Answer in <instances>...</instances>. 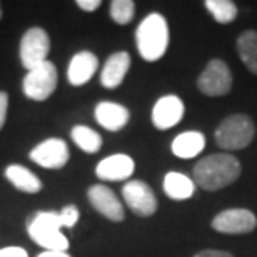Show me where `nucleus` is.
Returning <instances> with one entry per match:
<instances>
[{"mask_svg": "<svg viewBox=\"0 0 257 257\" xmlns=\"http://www.w3.org/2000/svg\"><path fill=\"white\" fill-rule=\"evenodd\" d=\"M239 176L240 162L232 154H210L194 167V182L209 192L230 186Z\"/></svg>", "mask_w": 257, "mask_h": 257, "instance_id": "obj_1", "label": "nucleus"}, {"mask_svg": "<svg viewBox=\"0 0 257 257\" xmlns=\"http://www.w3.org/2000/svg\"><path fill=\"white\" fill-rule=\"evenodd\" d=\"M136 42L141 57L147 62H157L167 52L169 27L161 14H151L139 24L136 30Z\"/></svg>", "mask_w": 257, "mask_h": 257, "instance_id": "obj_2", "label": "nucleus"}, {"mask_svg": "<svg viewBox=\"0 0 257 257\" xmlns=\"http://www.w3.org/2000/svg\"><path fill=\"white\" fill-rule=\"evenodd\" d=\"M62 227L64 224L62 219H60V212H54V210L35 212L27 220V232L30 235V239L47 250L67 252V249H69V239L60 232Z\"/></svg>", "mask_w": 257, "mask_h": 257, "instance_id": "obj_3", "label": "nucleus"}, {"mask_svg": "<svg viewBox=\"0 0 257 257\" xmlns=\"http://www.w3.org/2000/svg\"><path fill=\"white\" fill-rule=\"evenodd\" d=\"M255 136L252 119L245 114L229 115L220 122L215 131V142L224 151H240L250 146Z\"/></svg>", "mask_w": 257, "mask_h": 257, "instance_id": "obj_4", "label": "nucleus"}, {"mask_svg": "<svg viewBox=\"0 0 257 257\" xmlns=\"http://www.w3.org/2000/svg\"><path fill=\"white\" fill-rule=\"evenodd\" d=\"M59 84L57 67L52 62H44L42 65L29 70L22 80V92L30 100L44 102L54 94Z\"/></svg>", "mask_w": 257, "mask_h": 257, "instance_id": "obj_5", "label": "nucleus"}, {"mask_svg": "<svg viewBox=\"0 0 257 257\" xmlns=\"http://www.w3.org/2000/svg\"><path fill=\"white\" fill-rule=\"evenodd\" d=\"M50 52V37L44 29L32 27L25 30L20 39V64L25 70H32L35 67L47 62V55Z\"/></svg>", "mask_w": 257, "mask_h": 257, "instance_id": "obj_6", "label": "nucleus"}, {"mask_svg": "<svg viewBox=\"0 0 257 257\" xmlns=\"http://www.w3.org/2000/svg\"><path fill=\"white\" fill-rule=\"evenodd\" d=\"M197 89L209 97L229 94L232 89V74L227 64L220 59H212L197 79Z\"/></svg>", "mask_w": 257, "mask_h": 257, "instance_id": "obj_7", "label": "nucleus"}, {"mask_svg": "<svg viewBox=\"0 0 257 257\" xmlns=\"http://www.w3.org/2000/svg\"><path fill=\"white\" fill-rule=\"evenodd\" d=\"M30 161L44 169H62L70 159L67 142L59 137L47 139L35 146L29 154Z\"/></svg>", "mask_w": 257, "mask_h": 257, "instance_id": "obj_8", "label": "nucleus"}, {"mask_svg": "<svg viewBox=\"0 0 257 257\" xmlns=\"http://www.w3.org/2000/svg\"><path fill=\"white\" fill-rule=\"evenodd\" d=\"M122 195L127 204V207L134 214L141 217H149L156 214L157 210V197L151 186H147L144 181H128L122 187Z\"/></svg>", "mask_w": 257, "mask_h": 257, "instance_id": "obj_9", "label": "nucleus"}, {"mask_svg": "<svg viewBox=\"0 0 257 257\" xmlns=\"http://www.w3.org/2000/svg\"><path fill=\"white\" fill-rule=\"evenodd\" d=\"M257 227V217L249 209H227L212 220V229L220 234H249Z\"/></svg>", "mask_w": 257, "mask_h": 257, "instance_id": "obj_10", "label": "nucleus"}, {"mask_svg": "<svg viewBox=\"0 0 257 257\" xmlns=\"http://www.w3.org/2000/svg\"><path fill=\"white\" fill-rule=\"evenodd\" d=\"M87 197H89L90 205L97 212L102 214L112 222H122L125 217L124 207H122L120 200L117 199L112 189H109L104 184H95V186L89 187L87 191Z\"/></svg>", "mask_w": 257, "mask_h": 257, "instance_id": "obj_11", "label": "nucleus"}, {"mask_svg": "<svg viewBox=\"0 0 257 257\" xmlns=\"http://www.w3.org/2000/svg\"><path fill=\"white\" fill-rule=\"evenodd\" d=\"M184 104L177 95L161 97L152 109V124L159 131H167L177 125L184 117Z\"/></svg>", "mask_w": 257, "mask_h": 257, "instance_id": "obj_12", "label": "nucleus"}, {"mask_svg": "<svg viewBox=\"0 0 257 257\" xmlns=\"http://www.w3.org/2000/svg\"><path fill=\"white\" fill-rule=\"evenodd\" d=\"M136 164L134 159L125 156V154H114L110 157H105L97 164L95 167V176L100 181H110V182H119L125 181L134 174Z\"/></svg>", "mask_w": 257, "mask_h": 257, "instance_id": "obj_13", "label": "nucleus"}, {"mask_svg": "<svg viewBox=\"0 0 257 257\" xmlns=\"http://www.w3.org/2000/svg\"><path fill=\"white\" fill-rule=\"evenodd\" d=\"M99 67V59L95 54L89 52V50H82V52L75 54L72 57L69 69H67V80L70 82V85L80 87L87 84Z\"/></svg>", "mask_w": 257, "mask_h": 257, "instance_id": "obj_14", "label": "nucleus"}, {"mask_svg": "<svg viewBox=\"0 0 257 257\" xmlns=\"http://www.w3.org/2000/svg\"><path fill=\"white\" fill-rule=\"evenodd\" d=\"M95 120L110 132H117L127 125L131 112L127 107L110 100H102L95 107Z\"/></svg>", "mask_w": 257, "mask_h": 257, "instance_id": "obj_15", "label": "nucleus"}, {"mask_svg": "<svg viewBox=\"0 0 257 257\" xmlns=\"http://www.w3.org/2000/svg\"><path fill=\"white\" fill-rule=\"evenodd\" d=\"M128 69H131V55L127 52H115L112 54L102 69L100 84L105 89H115L124 82Z\"/></svg>", "mask_w": 257, "mask_h": 257, "instance_id": "obj_16", "label": "nucleus"}, {"mask_svg": "<svg viewBox=\"0 0 257 257\" xmlns=\"http://www.w3.org/2000/svg\"><path fill=\"white\" fill-rule=\"evenodd\" d=\"M5 179L17 191L25 194H37L44 187L40 179L32 171H29L27 167L20 166V164H10V166H7V169H5Z\"/></svg>", "mask_w": 257, "mask_h": 257, "instance_id": "obj_17", "label": "nucleus"}, {"mask_svg": "<svg viewBox=\"0 0 257 257\" xmlns=\"http://www.w3.org/2000/svg\"><path fill=\"white\" fill-rule=\"evenodd\" d=\"M204 147H205V136L197 131L179 134L172 142L174 156L181 159H192L195 156H199L204 151Z\"/></svg>", "mask_w": 257, "mask_h": 257, "instance_id": "obj_18", "label": "nucleus"}, {"mask_svg": "<svg viewBox=\"0 0 257 257\" xmlns=\"http://www.w3.org/2000/svg\"><path fill=\"white\" fill-rule=\"evenodd\" d=\"M164 192L174 200L191 199L195 192V182L181 172H169L164 177Z\"/></svg>", "mask_w": 257, "mask_h": 257, "instance_id": "obj_19", "label": "nucleus"}, {"mask_svg": "<svg viewBox=\"0 0 257 257\" xmlns=\"http://www.w3.org/2000/svg\"><path fill=\"white\" fill-rule=\"evenodd\" d=\"M237 54L242 64L250 70V74L257 75V32L247 30L239 35L237 44H235Z\"/></svg>", "mask_w": 257, "mask_h": 257, "instance_id": "obj_20", "label": "nucleus"}, {"mask_svg": "<svg viewBox=\"0 0 257 257\" xmlns=\"http://www.w3.org/2000/svg\"><path fill=\"white\" fill-rule=\"evenodd\" d=\"M70 137H72V141L75 142V146L87 154L99 152L102 147L100 134L87 125H75L70 131Z\"/></svg>", "mask_w": 257, "mask_h": 257, "instance_id": "obj_21", "label": "nucleus"}, {"mask_svg": "<svg viewBox=\"0 0 257 257\" xmlns=\"http://www.w3.org/2000/svg\"><path fill=\"white\" fill-rule=\"evenodd\" d=\"M205 9L212 14L215 22L219 24H230L237 17V5L230 0H205Z\"/></svg>", "mask_w": 257, "mask_h": 257, "instance_id": "obj_22", "label": "nucleus"}, {"mask_svg": "<svg viewBox=\"0 0 257 257\" xmlns=\"http://www.w3.org/2000/svg\"><path fill=\"white\" fill-rule=\"evenodd\" d=\"M134 15H136V4L132 0H114V2H110V17L115 24H131Z\"/></svg>", "mask_w": 257, "mask_h": 257, "instance_id": "obj_23", "label": "nucleus"}, {"mask_svg": "<svg viewBox=\"0 0 257 257\" xmlns=\"http://www.w3.org/2000/svg\"><path fill=\"white\" fill-rule=\"evenodd\" d=\"M60 219H62L64 227H74L77 220H79V209L75 205H65L60 210Z\"/></svg>", "mask_w": 257, "mask_h": 257, "instance_id": "obj_24", "label": "nucleus"}, {"mask_svg": "<svg viewBox=\"0 0 257 257\" xmlns=\"http://www.w3.org/2000/svg\"><path fill=\"white\" fill-rule=\"evenodd\" d=\"M0 257H29V252L19 245H10V247L0 249Z\"/></svg>", "mask_w": 257, "mask_h": 257, "instance_id": "obj_25", "label": "nucleus"}, {"mask_svg": "<svg viewBox=\"0 0 257 257\" xmlns=\"http://www.w3.org/2000/svg\"><path fill=\"white\" fill-rule=\"evenodd\" d=\"M7 110H9V95L7 92H0V131L5 125L7 120Z\"/></svg>", "mask_w": 257, "mask_h": 257, "instance_id": "obj_26", "label": "nucleus"}, {"mask_svg": "<svg viewBox=\"0 0 257 257\" xmlns=\"http://www.w3.org/2000/svg\"><path fill=\"white\" fill-rule=\"evenodd\" d=\"M75 4H77V7L80 10H84V12H95L102 5L100 0H77Z\"/></svg>", "mask_w": 257, "mask_h": 257, "instance_id": "obj_27", "label": "nucleus"}, {"mask_svg": "<svg viewBox=\"0 0 257 257\" xmlns=\"http://www.w3.org/2000/svg\"><path fill=\"white\" fill-rule=\"evenodd\" d=\"M194 257H234L230 252H225V250H215V249H205L200 250Z\"/></svg>", "mask_w": 257, "mask_h": 257, "instance_id": "obj_28", "label": "nucleus"}, {"mask_svg": "<svg viewBox=\"0 0 257 257\" xmlns=\"http://www.w3.org/2000/svg\"><path fill=\"white\" fill-rule=\"evenodd\" d=\"M37 257H70V255L67 252H60V250H44Z\"/></svg>", "mask_w": 257, "mask_h": 257, "instance_id": "obj_29", "label": "nucleus"}, {"mask_svg": "<svg viewBox=\"0 0 257 257\" xmlns=\"http://www.w3.org/2000/svg\"><path fill=\"white\" fill-rule=\"evenodd\" d=\"M0 19H2V5H0Z\"/></svg>", "mask_w": 257, "mask_h": 257, "instance_id": "obj_30", "label": "nucleus"}]
</instances>
